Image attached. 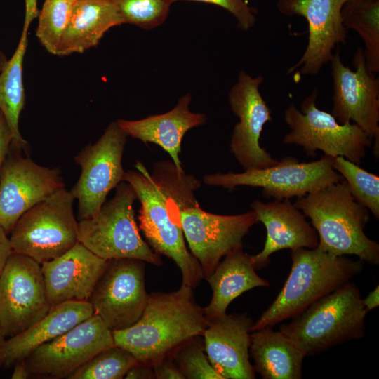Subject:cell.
Returning <instances> with one entry per match:
<instances>
[{"instance_id": "cell-1", "label": "cell", "mask_w": 379, "mask_h": 379, "mask_svg": "<svg viewBox=\"0 0 379 379\" xmlns=\"http://www.w3.org/2000/svg\"><path fill=\"white\" fill-rule=\"evenodd\" d=\"M135 168L138 171L126 172L124 181L132 186L141 204L140 229L155 253L175 262L181 272L182 284L194 288L204 276L199 262L185 246L180 211L199 205L194 192L201 183L184 171H178L172 161H157L151 173L140 161Z\"/></svg>"}, {"instance_id": "cell-2", "label": "cell", "mask_w": 379, "mask_h": 379, "mask_svg": "<svg viewBox=\"0 0 379 379\" xmlns=\"http://www.w3.org/2000/svg\"><path fill=\"white\" fill-rule=\"evenodd\" d=\"M209 322L192 288L182 284L175 291L149 294L138 320L112 331L114 344L128 350L138 361L152 366L190 339L202 336Z\"/></svg>"}, {"instance_id": "cell-3", "label": "cell", "mask_w": 379, "mask_h": 379, "mask_svg": "<svg viewBox=\"0 0 379 379\" xmlns=\"http://www.w3.org/2000/svg\"><path fill=\"white\" fill-rule=\"evenodd\" d=\"M294 204L310 219L319 248L334 255H354L364 263L379 264V244L364 232L370 211L354 199L345 180L297 197Z\"/></svg>"}, {"instance_id": "cell-4", "label": "cell", "mask_w": 379, "mask_h": 379, "mask_svg": "<svg viewBox=\"0 0 379 379\" xmlns=\"http://www.w3.org/2000/svg\"><path fill=\"white\" fill-rule=\"evenodd\" d=\"M291 267L273 302L253 323L251 331L292 319L311 304L360 274L364 262L314 248L291 251Z\"/></svg>"}, {"instance_id": "cell-5", "label": "cell", "mask_w": 379, "mask_h": 379, "mask_svg": "<svg viewBox=\"0 0 379 379\" xmlns=\"http://www.w3.org/2000/svg\"><path fill=\"white\" fill-rule=\"evenodd\" d=\"M367 314L358 287L349 281L281 324L279 331L305 357L312 356L363 338Z\"/></svg>"}, {"instance_id": "cell-6", "label": "cell", "mask_w": 379, "mask_h": 379, "mask_svg": "<svg viewBox=\"0 0 379 379\" xmlns=\"http://www.w3.org/2000/svg\"><path fill=\"white\" fill-rule=\"evenodd\" d=\"M136 199L132 186L120 182L114 196L94 216L78 222L79 241L106 260L133 258L161 266L160 255L140 234L133 208Z\"/></svg>"}, {"instance_id": "cell-7", "label": "cell", "mask_w": 379, "mask_h": 379, "mask_svg": "<svg viewBox=\"0 0 379 379\" xmlns=\"http://www.w3.org/2000/svg\"><path fill=\"white\" fill-rule=\"evenodd\" d=\"M74 199L64 187L27 211L10 233L13 252L25 255L41 265L72 248L79 242Z\"/></svg>"}, {"instance_id": "cell-8", "label": "cell", "mask_w": 379, "mask_h": 379, "mask_svg": "<svg viewBox=\"0 0 379 379\" xmlns=\"http://www.w3.org/2000/svg\"><path fill=\"white\" fill-rule=\"evenodd\" d=\"M317 91L302 101L300 110L291 104L284 111L289 132L283 138L285 145L302 147L308 156L315 157L317 150L331 157H343L360 164L373 140L357 124H340L327 112L316 105Z\"/></svg>"}, {"instance_id": "cell-9", "label": "cell", "mask_w": 379, "mask_h": 379, "mask_svg": "<svg viewBox=\"0 0 379 379\" xmlns=\"http://www.w3.org/2000/svg\"><path fill=\"white\" fill-rule=\"evenodd\" d=\"M333 159L324 155L317 161L300 162L286 157L264 168L206 174L203 182L230 190L237 186L260 187L265 197L277 200L299 197L343 180L333 168Z\"/></svg>"}, {"instance_id": "cell-10", "label": "cell", "mask_w": 379, "mask_h": 379, "mask_svg": "<svg viewBox=\"0 0 379 379\" xmlns=\"http://www.w3.org/2000/svg\"><path fill=\"white\" fill-rule=\"evenodd\" d=\"M127 136L113 121L94 144L86 146L74 157L81 171L69 191L78 200L79 221L94 216L108 193L124 181L122 157Z\"/></svg>"}, {"instance_id": "cell-11", "label": "cell", "mask_w": 379, "mask_h": 379, "mask_svg": "<svg viewBox=\"0 0 379 379\" xmlns=\"http://www.w3.org/2000/svg\"><path fill=\"white\" fill-rule=\"evenodd\" d=\"M51 307L41 265L12 252L0 274V328L5 338L32 326Z\"/></svg>"}, {"instance_id": "cell-12", "label": "cell", "mask_w": 379, "mask_h": 379, "mask_svg": "<svg viewBox=\"0 0 379 379\" xmlns=\"http://www.w3.org/2000/svg\"><path fill=\"white\" fill-rule=\"evenodd\" d=\"M333 79L331 114L340 124L353 122L372 140L379 150V81L367 67L363 48L353 57L355 70L342 62L337 49L329 61Z\"/></svg>"}, {"instance_id": "cell-13", "label": "cell", "mask_w": 379, "mask_h": 379, "mask_svg": "<svg viewBox=\"0 0 379 379\" xmlns=\"http://www.w3.org/2000/svg\"><path fill=\"white\" fill-rule=\"evenodd\" d=\"M180 221L191 254L199 262L206 279L221 258L243 248L244 237L258 222L253 210L225 215L205 211L200 205L181 209Z\"/></svg>"}, {"instance_id": "cell-14", "label": "cell", "mask_w": 379, "mask_h": 379, "mask_svg": "<svg viewBox=\"0 0 379 379\" xmlns=\"http://www.w3.org/2000/svg\"><path fill=\"white\" fill-rule=\"evenodd\" d=\"M148 296L145 262L133 258L112 259L88 301L94 314L114 331L126 328L138 320Z\"/></svg>"}, {"instance_id": "cell-15", "label": "cell", "mask_w": 379, "mask_h": 379, "mask_svg": "<svg viewBox=\"0 0 379 379\" xmlns=\"http://www.w3.org/2000/svg\"><path fill=\"white\" fill-rule=\"evenodd\" d=\"M113 345L112 331L94 314L39 345L24 361L30 376L67 378L94 355Z\"/></svg>"}, {"instance_id": "cell-16", "label": "cell", "mask_w": 379, "mask_h": 379, "mask_svg": "<svg viewBox=\"0 0 379 379\" xmlns=\"http://www.w3.org/2000/svg\"><path fill=\"white\" fill-rule=\"evenodd\" d=\"M263 81L261 75L253 77L241 71L228 94L231 110L239 119L233 128L230 152L244 171L264 168L279 161L260 144L265 124L272 121L271 110L260 91Z\"/></svg>"}, {"instance_id": "cell-17", "label": "cell", "mask_w": 379, "mask_h": 379, "mask_svg": "<svg viewBox=\"0 0 379 379\" xmlns=\"http://www.w3.org/2000/svg\"><path fill=\"white\" fill-rule=\"evenodd\" d=\"M64 187L58 168L41 166L18 154L7 155L0 176V227L10 234L27 211Z\"/></svg>"}, {"instance_id": "cell-18", "label": "cell", "mask_w": 379, "mask_h": 379, "mask_svg": "<svg viewBox=\"0 0 379 379\" xmlns=\"http://www.w3.org/2000/svg\"><path fill=\"white\" fill-rule=\"evenodd\" d=\"M347 0H278L277 8L286 16L304 17L308 24V42L302 57L288 69L300 68L302 74L316 75L329 62L333 50L345 44L347 29L342 9Z\"/></svg>"}, {"instance_id": "cell-19", "label": "cell", "mask_w": 379, "mask_h": 379, "mask_svg": "<svg viewBox=\"0 0 379 379\" xmlns=\"http://www.w3.org/2000/svg\"><path fill=\"white\" fill-rule=\"evenodd\" d=\"M253 320L246 314H225L210 321L204 337L206 356L222 379H254L249 361Z\"/></svg>"}, {"instance_id": "cell-20", "label": "cell", "mask_w": 379, "mask_h": 379, "mask_svg": "<svg viewBox=\"0 0 379 379\" xmlns=\"http://www.w3.org/2000/svg\"><path fill=\"white\" fill-rule=\"evenodd\" d=\"M108 261L79 241L60 256L41 264L50 305L88 301Z\"/></svg>"}, {"instance_id": "cell-21", "label": "cell", "mask_w": 379, "mask_h": 379, "mask_svg": "<svg viewBox=\"0 0 379 379\" xmlns=\"http://www.w3.org/2000/svg\"><path fill=\"white\" fill-rule=\"evenodd\" d=\"M251 208L267 231L263 248L251 255L255 270L267 265L270 255L280 250L314 248L318 246L316 230L290 199L267 203L257 199L251 203Z\"/></svg>"}, {"instance_id": "cell-22", "label": "cell", "mask_w": 379, "mask_h": 379, "mask_svg": "<svg viewBox=\"0 0 379 379\" xmlns=\"http://www.w3.org/2000/svg\"><path fill=\"white\" fill-rule=\"evenodd\" d=\"M190 93L180 98L171 110L140 120L119 119V127L133 138L160 146L171 157L178 171H183L179 154L182 140L190 129L206 124V116L190 111Z\"/></svg>"}, {"instance_id": "cell-23", "label": "cell", "mask_w": 379, "mask_h": 379, "mask_svg": "<svg viewBox=\"0 0 379 379\" xmlns=\"http://www.w3.org/2000/svg\"><path fill=\"white\" fill-rule=\"evenodd\" d=\"M93 314L89 301L69 300L53 306L32 326L6 339L2 365L10 367L25 360L39 345L67 332Z\"/></svg>"}, {"instance_id": "cell-24", "label": "cell", "mask_w": 379, "mask_h": 379, "mask_svg": "<svg viewBox=\"0 0 379 379\" xmlns=\"http://www.w3.org/2000/svg\"><path fill=\"white\" fill-rule=\"evenodd\" d=\"M124 24L112 0L74 1L57 55L81 53L95 46L110 28Z\"/></svg>"}, {"instance_id": "cell-25", "label": "cell", "mask_w": 379, "mask_h": 379, "mask_svg": "<svg viewBox=\"0 0 379 379\" xmlns=\"http://www.w3.org/2000/svg\"><path fill=\"white\" fill-rule=\"evenodd\" d=\"M255 270L251 255L243 248L224 257L206 279L213 292L209 304L204 308L209 321L225 315L230 304L242 293L270 286Z\"/></svg>"}, {"instance_id": "cell-26", "label": "cell", "mask_w": 379, "mask_h": 379, "mask_svg": "<svg viewBox=\"0 0 379 379\" xmlns=\"http://www.w3.org/2000/svg\"><path fill=\"white\" fill-rule=\"evenodd\" d=\"M249 352L254 370L263 379H300L305 355L282 332L273 327L252 331Z\"/></svg>"}, {"instance_id": "cell-27", "label": "cell", "mask_w": 379, "mask_h": 379, "mask_svg": "<svg viewBox=\"0 0 379 379\" xmlns=\"http://www.w3.org/2000/svg\"><path fill=\"white\" fill-rule=\"evenodd\" d=\"M29 24L24 22L18 46L0 72V111L11 133V145L16 150H26L28 143L19 130V119L25 105L22 64L27 45Z\"/></svg>"}, {"instance_id": "cell-28", "label": "cell", "mask_w": 379, "mask_h": 379, "mask_svg": "<svg viewBox=\"0 0 379 379\" xmlns=\"http://www.w3.org/2000/svg\"><path fill=\"white\" fill-rule=\"evenodd\" d=\"M343 24L354 30L364 44L368 69L379 72V0H350L342 9Z\"/></svg>"}, {"instance_id": "cell-29", "label": "cell", "mask_w": 379, "mask_h": 379, "mask_svg": "<svg viewBox=\"0 0 379 379\" xmlns=\"http://www.w3.org/2000/svg\"><path fill=\"white\" fill-rule=\"evenodd\" d=\"M137 362V359L128 350L113 345L94 355L67 378L121 379Z\"/></svg>"}, {"instance_id": "cell-30", "label": "cell", "mask_w": 379, "mask_h": 379, "mask_svg": "<svg viewBox=\"0 0 379 379\" xmlns=\"http://www.w3.org/2000/svg\"><path fill=\"white\" fill-rule=\"evenodd\" d=\"M333 168L347 182L354 199L379 218V177L343 157L333 159Z\"/></svg>"}, {"instance_id": "cell-31", "label": "cell", "mask_w": 379, "mask_h": 379, "mask_svg": "<svg viewBox=\"0 0 379 379\" xmlns=\"http://www.w3.org/2000/svg\"><path fill=\"white\" fill-rule=\"evenodd\" d=\"M74 3L72 0H45L39 11L36 35L41 45L51 54L57 55Z\"/></svg>"}, {"instance_id": "cell-32", "label": "cell", "mask_w": 379, "mask_h": 379, "mask_svg": "<svg viewBox=\"0 0 379 379\" xmlns=\"http://www.w3.org/2000/svg\"><path fill=\"white\" fill-rule=\"evenodd\" d=\"M124 24L145 29L161 25L168 16L173 0H112Z\"/></svg>"}, {"instance_id": "cell-33", "label": "cell", "mask_w": 379, "mask_h": 379, "mask_svg": "<svg viewBox=\"0 0 379 379\" xmlns=\"http://www.w3.org/2000/svg\"><path fill=\"white\" fill-rule=\"evenodd\" d=\"M201 337L196 336L182 343L170 356L185 378L222 379L211 364Z\"/></svg>"}, {"instance_id": "cell-34", "label": "cell", "mask_w": 379, "mask_h": 379, "mask_svg": "<svg viewBox=\"0 0 379 379\" xmlns=\"http://www.w3.org/2000/svg\"><path fill=\"white\" fill-rule=\"evenodd\" d=\"M173 2L181 0H173ZM211 4L218 6L230 12L237 20V27L242 31H248L255 23L256 17L244 0H184Z\"/></svg>"}, {"instance_id": "cell-35", "label": "cell", "mask_w": 379, "mask_h": 379, "mask_svg": "<svg viewBox=\"0 0 379 379\" xmlns=\"http://www.w3.org/2000/svg\"><path fill=\"white\" fill-rule=\"evenodd\" d=\"M154 378L185 379L171 356L165 357L152 364Z\"/></svg>"}, {"instance_id": "cell-36", "label": "cell", "mask_w": 379, "mask_h": 379, "mask_svg": "<svg viewBox=\"0 0 379 379\" xmlns=\"http://www.w3.org/2000/svg\"><path fill=\"white\" fill-rule=\"evenodd\" d=\"M11 133L5 118L0 111V176L4 162L11 145Z\"/></svg>"}, {"instance_id": "cell-37", "label": "cell", "mask_w": 379, "mask_h": 379, "mask_svg": "<svg viewBox=\"0 0 379 379\" xmlns=\"http://www.w3.org/2000/svg\"><path fill=\"white\" fill-rule=\"evenodd\" d=\"M124 378L127 379H152L154 374L152 366L138 361L126 372Z\"/></svg>"}, {"instance_id": "cell-38", "label": "cell", "mask_w": 379, "mask_h": 379, "mask_svg": "<svg viewBox=\"0 0 379 379\" xmlns=\"http://www.w3.org/2000/svg\"><path fill=\"white\" fill-rule=\"evenodd\" d=\"M12 252L9 237L0 227V274Z\"/></svg>"}, {"instance_id": "cell-39", "label": "cell", "mask_w": 379, "mask_h": 379, "mask_svg": "<svg viewBox=\"0 0 379 379\" xmlns=\"http://www.w3.org/2000/svg\"><path fill=\"white\" fill-rule=\"evenodd\" d=\"M362 302L368 312L378 307L379 305V286L371 291L365 298H362Z\"/></svg>"}, {"instance_id": "cell-40", "label": "cell", "mask_w": 379, "mask_h": 379, "mask_svg": "<svg viewBox=\"0 0 379 379\" xmlns=\"http://www.w3.org/2000/svg\"><path fill=\"white\" fill-rule=\"evenodd\" d=\"M37 0H25V22L31 25L32 22L39 16Z\"/></svg>"}, {"instance_id": "cell-41", "label": "cell", "mask_w": 379, "mask_h": 379, "mask_svg": "<svg viewBox=\"0 0 379 379\" xmlns=\"http://www.w3.org/2000/svg\"><path fill=\"white\" fill-rule=\"evenodd\" d=\"M30 376L25 361H20L15 364L14 369L11 375L12 379H27Z\"/></svg>"}, {"instance_id": "cell-42", "label": "cell", "mask_w": 379, "mask_h": 379, "mask_svg": "<svg viewBox=\"0 0 379 379\" xmlns=\"http://www.w3.org/2000/svg\"><path fill=\"white\" fill-rule=\"evenodd\" d=\"M6 340L5 337L4 336L1 328H0V366L2 365V352L4 342Z\"/></svg>"}, {"instance_id": "cell-43", "label": "cell", "mask_w": 379, "mask_h": 379, "mask_svg": "<svg viewBox=\"0 0 379 379\" xmlns=\"http://www.w3.org/2000/svg\"><path fill=\"white\" fill-rule=\"evenodd\" d=\"M8 60L4 53L0 51V72L3 69L4 66L6 65Z\"/></svg>"}, {"instance_id": "cell-44", "label": "cell", "mask_w": 379, "mask_h": 379, "mask_svg": "<svg viewBox=\"0 0 379 379\" xmlns=\"http://www.w3.org/2000/svg\"><path fill=\"white\" fill-rule=\"evenodd\" d=\"M72 1H78V0H72Z\"/></svg>"}, {"instance_id": "cell-45", "label": "cell", "mask_w": 379, "mask_h": 379, "mask_svg": "<svg viewBox=\"0 0 379 379\" xmlns=\"http://www.w3.org/2000/svg\"><path fill=\"white\" fill-rule=\"evenodd\" d=\"M347 1H350V0H347Z\"/></svg>"}]
</instances>
